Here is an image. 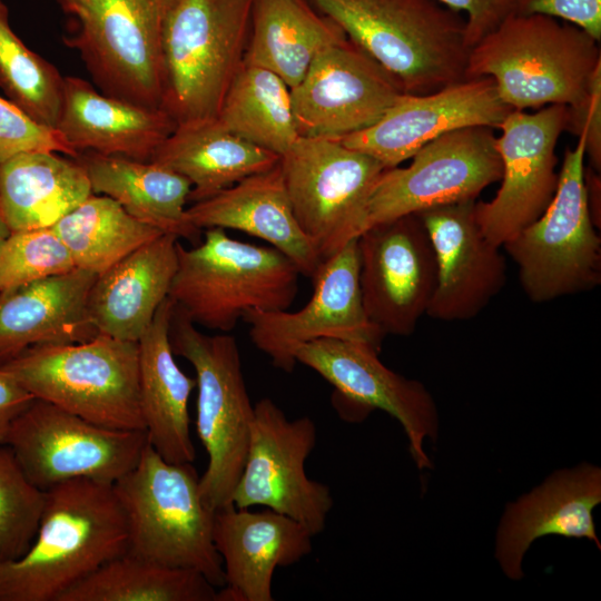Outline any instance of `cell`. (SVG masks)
<instances>
[{
    "mask_svg": "<svg viewBox=\"0 0 601 601\" xmlns=\"http://www.w3.org/2000/svg\"><path fill=\"white\" fill-rule=\"evenodd\" d=\"M39 528L18 560L0 562V601H58L128 546L114 484L72 479L49 487Z\"/></svg>",
    "mask_w": 601,
    "mask_h": 601,
    "instance_id": "6da1fadb",
    "label": "cell"
},
{
    "mask_svg": "<svg viewBox=\"0 0 601 601\" xmlns=\"http://www.w3.org/2000/svg\"><path fill=\"white\" fill-rule=\"evenodd\" d=\"M405 93L465 79V18L436 0H308Z\"/></svg>",
    "mask_w": 601,
    "mask_h": 601,
    "instance_id": "7a4b0ae2",
    "label": "cell"
},
{
    "mask_svg": "<svg viewBox=\"0 0 601 601\" xmlns=\"http://www.w3.org/2000/svg\"><path fill=\"white\" fill-rule=\"evenodd\" d=\"M601 66L599 41L543 14H511L469 50L465 79L490 77L515 110L578 105Z\"/></svg>",
    "mask_w": 601,
    "mask_h": 601,
    "instance_id": "3957f363",
    "label": "cell"
},
{
    "mask_svg": "<svg viewBox=\"0 0 601 601\" xmlns=\"http://www.w3.org/2000/svg\"><path fill=\"white\" fill-rule=\"evenodd\" d=\"M253 0H161V108L177 126L215 119L244 62Z\"/></svg>",
    "mask_w": 601,
    "mask_h": 601,
    "instance_id": "277c9868",
    "label": "cell"
},
{
    "mask_svg": "<svg viewBox=\"0 0 601 601\" xmlns=\"http://www.w3.org/2000/svg\"><path fill=\"white\" fill-rule=\"evenodd\" d=\"M114 487L126 514L127 552L225 585L213 540L214 511L203 502L193 463L168 462L147 441L138 463Z\"/></svg>",
    "mask_w": 601,
    "mask_h": 601,
    "instance_id": "5b68a950",
    "label": "cell"
},
{
    "mask_svg": "<svg viewBox=\"0 0 601 601\" xmlns=\"http://www.w3.org/2000/svg\"><path fill=\"white\" fill-rule=\"evenodd\" d=\"M178 265L168 297L195 324L228 333L246 312L284 311L293 304L299 270L282 252L207 228L186 249L177 243Z\"/></svg>",
    "mask_w": 601,
    "mask_h": 601,
    "instance_id": "8992f818",
    "label": "cell"
},
{
    "mask_svg": "<svg viewBox=\"0 0 601 601\" xmlns=\"http://www.w3.org/2000/svg\"><path fill=\"white\" fill-rule=\"evenodd\" d=\"M0 367L35 398L100 426L145 431L138 342L98 334L81 343L37 345Z\"/></svg>",
    "mask_w": 601,
    "mask_h": 601,
    "instance_id": "52a82bcc",
    "label": "cell"
},
{
    "mask_svg": "<svg viewBox=\"0 0 601 601\" xmlns=\"http://www.w3.org/2000/svg\"><path fill=\"white\" fill-rule=\"evenodd\" d=\"M169 339L174 354L187 359L196 373V431L208 455L199 490L205 505L216 511L231 504L254 416L239 347L231 335L201 333L176 306Z\"/></svg>",
    "mask_w": 601,
    "mask_h": 601,
    "instance_id": "ba28073f",
    "label": "cell"
},
{
    "mask_svg": "<svg viewBox=\"0 0 601 601\" xmlns=\"http://www.w3.org/2000/svg\"><path fill=\"white\" fill-rule=\"evenodd\" d=\"M585 139L564 152L555 194L544 213L502 247L534 303L589 292L601 283V240L584 186Z\"/></svg>",
    "mask_w": 601,
    "mask_h": 601,
    "instance_id": "9c48e42d",
    "label": "cell"
},
{
    "mask_svg": "<svg viewBox=\"0 0 601 601\" xmlns=\"http://www.w3.org/2000/svg\"><path fill=\"white\" fill-rule=\"evenodd\" d=\"M161 0H59L75 48L101 92L161 108L164 63Z\"/></svg>",
    "mask_w": 601,
    "mask_h": 601,
    "instance_id": "30bf717a",
    "label": "cell"
},
{
    "mask_svg": "<svg viewBox=\"0 0 601 601\" xmlns=\"http://www.w3.org/2000/svg\"><path fill=\"white\" fill-rule=\"evenodd\" d=\"M279 165L295 218L323 260L363 233L386 169L380 161L336 138L299 136Z\"/></svg>",
    "mask_w": 601,
    "mask_h": 601,
    "instance_id": "8fae6325",
    "label": "cell"
},
{
    "mask_svg": "<svg viewBox=\"0 0 601 601\" xmlns=\"http://www.w3.org/2000/svg\"><path fill=\"white\" fill-rule=\"evenodd\" d=\"M147 441L146 431L100 426L33 398L12 421L4 444L46 491L72 479L114 484L138 463Z\"/></svg>",
    "mask_w": 601,
    "mask_h": 601,
    "instance_id": "7c38bea8",
    "label": "cell"
},
{
    "mask_svg": "<svg viewBox=\"0 0 601 601\" xmlns=\"http://www.w3.org/2000/svg\"><path fill=\"white\" fill-rule=\"evenodd\" d=\"M496 138L492 127H463L424 145L407 167L384 169L368 199L364 230L435 206L475 200L501 180Z\"/></svg>",
    "mask_w": 601,
    "mask_h": 601,
    "instance_id": "4fadbf2b",
    "label": "cell"
},
{
    "mask_svg": "<svg viewBox=\"0 0 601 601\" xmlns=\"http://www.w3.org/2000/svg\"><path fill=\"white\" fill-rule=\"evenodd\" d=\"M308 416L288 420L268 397L254 405L245 465L231 503L238 509L265 506L304 524L313 535L326 525L333 508L329 487L306 475L305 461L316 444Z\"/></svg>",
    "mask_w": 601,
    "mask_h": 601,
    "instance_id": "5bb4252c",
    "label": "cell"
},
{
    "mask_svg": "<svg viewBox=\"0 0 601 601\" xmlns=\"http://www.w3.org/2000/svg\"><path fill=\"white\" fill-rule=\"evenodd\" d=\"M378 353L362 342L319 338L300 346L296 361L334 386L332 403L343 420L359 422L374 410L396 418L417 467H430L423 442L437 435L435 403L422 383L386 367Z\"/></svg>",
    "mask_w": 601,
    "mask_h": 601,
    "instance_id": "9a60e30c",
    "label": "cell"
},
{
    "mask_svg": "<svg viewBox=\"0 0 601 601\" xmlns=\"http://www.w3.org/2000/svg\"><path fill=\"white\" fill-rule=\"evenodd\" d=\"M357 238L324 259L313 279L308 303L296 312L256 311L244 314L254 345L272 364L292 373L297 349L315 339L362 342L381 349L384 334L368 319L359 289Z\"/></svg>",
    "mask_w": 601,
    "mask_h": 601,
    "instance_id": "2e32d148",
    "label": "cell"
},
{
    "mask_svg": "<svg viewBox=\"0 0 601 601\" xmlns=\"http://www.w3.org/2000/svg\"><path fill=\"white\" fill-rule=\"evenodd\" d=\"M568 115L565 105L534 112L513 109L499 126L501 187L492 200L475 203L480 228L494 245L502 247L551 203L559 179L555 146L566 130Z\"/></svg>",
    "mask_w": 601,
    "mask_h": 601,
    "instance_id": "e0dca14e",
    "label": "cell"
},
{
    "mask_svg": "<svg viewBox=\"0 0 601 601\" xmlns=\"http://www.w3.org/2000/svg\"><path fill=\"white\" fill-rule=\"evenodd\" d=\"M359 289L365 313L383 334L408 336L425 314L437 265L417 214L374 225L357 237Z\"/></svg>",
    "mask_w": 601,
    "mask_h": 601,
    "instance_id": "ac0fdd59",
    "label": "cell"
},
{
    "mask_svg": "<svg viewBox=\"0 0 601 601\" xmlns=\"http://www.w3.org/2000/svg\"><path fill=\"white\" fill-rule=\"evenodd\" d=\"M403 93L348 38L324 48L290 88L297 132L341 138L375 124Z\"/></svg>",
    "mask_w": 601,
    "mask_h": 601,
    "instance_id": "d6986e66",
    "label": "cell"
},
{
    "mask_svg": "<svg viewBox=\"0 0 601 601\" xmlns=\"http://www.w3.org/2000/svg\"><path fill=\"white\" fill-rule=\"evenodd\" d=\"M512 110L499 96L492 78H467L430 93L403 92L375 124L336 139L387 169L452 130L469 126L499 128Z\"/></svg>",
    "mask_w": 601,
    "mask_h": 601,
    "instance_id": "ffe728a7",
    "label": "cell"
},
{
    "mask_svg": "<svg viewBox=\"0 0 601 601\" xmlns=\"http://www.w3.org/2000/svg\"><path fill=\"white\" fill-rule=\"evenodd\" d=\"M475 203L441 205L417 213L436 257V286L426 311L433 319H472L505 285V258L481 230Z\"/></svg>",
    "mask_w": 601,
    "mask_h": 601,
    "instance_id": "44dd1931",
    "label": "cell"
},
{
    "mask_svg": "<svg viewBox=\"0 0 601 601\" xmlns=\"http://www.w3.org/2000/svg\"><path fill=\"white\" fill-rule=\"evenodd\" d=\"M313 536L300 522L270 509L250 512L231 503L214 511L213 540L225 575L217 601H273L276 568L311 554Z\"/></svg>",
    "mask_w": 601,
    "mask_h": 601,
    "instance_id": "7402d4cb",
    "label": "cell"
},
{
    "mask_svg": "<svg viewBox=\"0 0 601 601\" xmlns=\"http://www.w3.org/2000/svg\"><path fill=\"white\" fill-rule=\"evenodd\" d=\"M601 502V472L590 464L551 475L539 487L510 504L502 518L496 558L504 573L518 580L532 542L549 534L587 538L599 549L593 509Z\"/></svg>",
    "mask_w": 601,
    "mask_h": 601,
    "instance_id": "603a6c76",
    "label": "cell"
},
{
    "mask_svg": "<svg viewBox=\"0 0 601 601\" xmlns=\"http://www.w3.org/2000/svg\"><path fill=\"white\" fill-rule=\"evenodd\" d=\"M186 217L199 230L229 228L266 240L306 277L313 278L323 262L295 218L279 162L193 203Z\"/></svg>",
    "mask_w": 601,
    "mask_h": 601,
    "instance_id": "cb8c5ba5",
    "label": "cell"
},
{
    "mask_svg": "<svg viewBox=\"0 0 601 601\" xmlns=\"http://www.w3.org/2000/svg\"><path fill=\"white\" fill-rule=\"evenodd\" d=\"M176 126L162 108L136 105L99 92L82 78L65 77L56 129L79 154L86 150L150 161Z\"/></svg>",
    "mask_w": 601,
    "mask_h": 601,
    "instance_id": "d4e9b609",
    "label": "cell"
},
{
    "mask_svg": "<svg viewBox=\"0 0 601 601\" xmlns=\"http://www.w3.org/2000/svg\"><path fill=\"white\" fill-rule=\"evenodd\" d=\"M177 243V236L165 233L97 276L86 309L98 334L139 341L168 297L178 265Z\"/></svg>",
    "mask_w": 601,
    "mask_h": 601,
    "instance_id": "484cf974",
    "label": "cell"
},
{
    "mask_svg": "<svg viewBox=\"0 0 601 601\" xmlns=\"http://www.w3.org/2000/svg\"><path fill=\"white\" fill-rule=\"evenodd\" d=\"M98 275L73 270L0 292V366L37 345L72 344L98 335L87 298Z\"/></svg>",
    "mask_w": 601,
    "mask_h": 601,
    "instance_id": "4316f807",
    "label": "cell"
},
{
    "mask_svg": "<svg viewBox=\"0 0 601 601\" xmlns=\"http://www.w3.org/2000/svg\"><path fill=\"white\" fill-rule=\"evenodd\" d=\"M174 307L167 297L138 341L140 407L150 445L168 462L193 463L188 402L196 378L175 359L169 339Z\"/></svg>",
    "mask_w": 601,
    "mask_h": 601,
    "instance_id": "83f0119b",
    "label": "cell"
},
{
    "mask_svg": "<svg viewBox=\"0 0 601 601\" xmlns=\"http://www.w3.org/2000/svg\"><path fill=\"white\" fill-rule=\"evenodd\" d=\"M280 156L226 130L217 119L176 126L150 161L187 178L188 201L206 199L273 168Z\"/></svg>",
    "mask_w": 601,
    "mask_h": 601,
    "instance_id": "f1b7e54d",
    "label": "cell"
},
{
    "mask_svg": "<svg viewBox=\"0 0 601 601\" xmlns=\"http://www.w3.org/2000/svg\"><path fill=\"white\" fill-rule=\"evenodd\" d=\"M85 167L92 194L115 199L136 219L166 234L197 243L200 230L186 217L191 184L152 161L87 151L77 158Z\"/></svg>",
    "mask_w": 601,
    "mask_h": 601,
    "instance_id": "f546056e",
    "label": "cell"
},
{
    "mask_svg": "<svg viewBox=\"0 0 601 601\" xmlns=\"http://www.w3.org/2000/svg\"><path fill=\"white\" fill-rule=\"evenodd\" d=\"M92 194L81 162L26 151L0 162V211L11 231L51 227Z\"/></svg>",
    "mask_w": 601,
    "mask_h": 601,
    "instance_id": "4dcf8cb0",
    "label": "cell"
},
{
    "mask_svg": "<svg viewBox=\"0 0 601 601\" xmlns=\"http://www.w3.org/2000/svg\"><path fill=\"white\" fill-rule=\"evenodd\" d=\"M346 38L308 0H253L244 63L267 69L293 88L324 48Z\"/></svg>",
    "mask_w": 601,
    "mask_h": 601,
    "instance_id": "1f68e13d",
    "label": "cell"
},
{
    "mask_svg": "<svg viewBox=\"0 0 601 601\" xmlns=\"http://www.w3.org/2000/svg\"><path fill=\"white\" fill-rule=\"evenodd\" d=\"M58 601H217L201 573L125 552L68 589Z\"/></svg>",
    "mask_w": 601,
    "mask_h": 601,
    "instance_id": "d6a6232c",
    "label": "cell"
},
{
    "mask_svg": "<svg viewBox=\"0 0 601 601\" xmlns=\"http://www.w3.org/2000/svg\"><path fill=\"white\" fill-rule=\"evenodd\" d=\"M216 119L226 130L278 156L299 137L290 88L274 72L244 62Z\"/></svg>",
    "mask_w": 601,
    "mask_h": 601,
    "instance_id": "836d02e7",
    "label": "cell"
},
{
    "mask_svg": "<svg viewBox=\"0 0 601 601\" xmlns=\"http://www.w3.org/2000/svg\"><path fill=\"white\" fill-rule=\"evenodd\" d=\"M76 268L100 275L118 260L165 234L131 215L115 199L91 194L51 226Z\"/></svg>",
    "mask_w": 601,
    "mask_h": 601,
    "instance_id": "e575fe53",
    "label": "cell"
},
{
    "mask_svg": "<svg viewBox=\"0 0 601 601\" xmlns=\"http://www.w3.org/2000/svg\"><path fill=\"white\" fill-rule=\"evenodd\" d=\"M59 70L16 35L0 0V88L37 122L56 129L63 98Z\"/></svg>",
    "mask_w": 601,
    "mask_h": 601,
    "instance_id": "d590c367",
    "label": "cell"
},
{
    "mask_svg": "<svg viewBox=\"0 0 601 601\" xmlns=\"http://www.w3.org/2000/svg\"><path fill=\"white\" fill-rule=\"evenodd\" d=\"M46 492L35 485L13 451L0 445V562L20 559L37 534Z\"/></svg>",
    "mask_w": 601,
    "mask_h": 601,
    "instance_id": "8d00e7d4",
    "label": "cell"
},
{
    "mask_svg": "<svg viewBox=\"0 0 601 601\" xmlns=\"http://www.w3.org/2000/svg\"><path fill=\"white\" fill-rule=\"evenodd\" d=\"M76 268L51 227L13 230L0 244V292Z\"/></svg>",
    "mask_w": 601,
    "mask_h": 601,
    "instance_id": "74e56055",
    "label": "cell"
},
{
    "mask_svg": "<svg viewBox=\"0 0 601 601\" xmlns=\"http://www.w3.org/2000/svg\"><path fill=\"white\" fill-rule=\"evenodd\" d=\"M26 151H53L72 158L80 155L57 129L37 122L0 96V162Z\"/></svg>",
    "mask_w": 601,
    "mask_h": 601,
    "instance_id": "f35d334b",
    "label": "cell"
},
{
    "mask_svg": "<svg viewBox=\"0 0 601 601\" xmlns=\"http://www.w3.org/2000/svg\"><path fill=\"white\" fill-rule=\"evenodd\" d=\"M566 130L579 137L584 136L585 155L590 167L600 173L601 168V66L595 70L588 91L575 106L568 107Z\"/></svg>",
    "mask_w": 601,
    "mask_h": 601,
    "instance_id": "ab89813d",
    "label": "cell"
},
{
    "mask_svg": "<svg viewBox=\"0 0 601 601\" xmlns=\"http://www.w3.org/2000/svg\"><path fill=\"white\" fill-rule=\"evenodd\" d=\"M514 14L559 18L601 40V0H518Z\"/></svg>",
    "mask_w": 601,
    "mask_h": 601,
    "instance_id": "60d3db41",
    "label": "cell"
},
{
    "mask_svg": "<svg viewBox=\"0 0 601 601\" xmlns=\"http://www.w3.org/2000/svg\"><path fill=\"white\" fill-rule=\"evenodd\" d=\"M456 12H464L469 49L515 13L518 0H436Z\"/></svg>",
    "mask_w": 601,
    "mask_h": 601,
    "instance_id": "b9f144b4",
    "label": "cell"
},
{
    "mask_svg": "<svg viewBox=\"0 0 601 601\" xmlns=\"http://www.w3.org/2000/svg\"><path fill=\"white\" fill-rule=\"evenodd\" d=\"M35 397L0 367V445L4 444L12 421Z\"/></svg>",
    "mask_w": 601,
    "mask_h": 601,
    "instance_id": "7bdbcfd3",
    "label": "cell"
},
{
    "mask_svg": "<svg viewBox=\"0 0 601 601\" xmlns=\"http://www.w3.org/2000/svg\"><path fill=\"white\" fill-rule=\"evenodd\" d=\"M584 186L593 224L600 228V175L591 167L584 168Z\"/></svg>",
    "mask_w": 601,
    "mask_h": 601,
    "instance_id": "ee69618b",
    "label": "cell"
},
{
    "mask_svg": "<svg viewBox=\"0 0 601 601\" xmlns=\"http://www.w3.org/2000/svg\"><path fill=\"white\" fill-rule=\"evenodd\" d=\"M10 228L3 220V218L0 216V244L4 240V238L10 234Z\"/></svg>",
    "mask_w": 601,
    "mask_h": 601,
    "instance_id": "f6af8a7d",
    "label": "cell"
},
{
    "mask_svg": "<svg viewBox=\"0 0 601 601\" xmlns=\"http://www.w3.org/2000/svg\"><path fill=\"white\" fill-rule=\"evenodd\" d=\"M0 216H1V211H0Z\"/></svg>",
    "mask_w": 601,
    "mask_h": 601,
    "instance_id": "bcb514c9",
    "label": "cell"
}]
</instances>
